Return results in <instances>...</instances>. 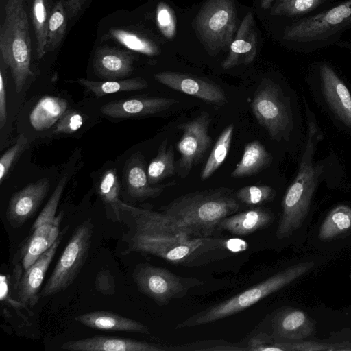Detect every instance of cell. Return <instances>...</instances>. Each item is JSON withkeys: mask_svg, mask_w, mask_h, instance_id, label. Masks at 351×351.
<instances>
[{"mask_svg": "<svg viewBox=\"0 0 351 351\" xmlns=\"http://www.w3.org/2000/svg\"><path fill=\"white\" fill-rule=\"evenodd\" d=\"M125 244L121 254L152 255L176 265L197 267L245 251L248 244L239 238H195L161 211L121 202Z\"/></svg>", "mask_w": 351, "mask_h": 351, "instance_id": "obj_1", "label": "cell"}, {"mask_svg": "<svg viewBox=\"0 0 351 351\" xmlns=\"http://www.w3.org/2000/svg\"><path fill=\"white\" fill-rule=\"evenodd\" d=\"M304 104L307 125L304 145L297 173L282 198V211L276 230L279 239L290 237L302 226L308 214L314 193L330 167L326 160H314L323 134L304 97Z\"/></svg>", "mask_w": 351, "mask_h": 351, "instance_id": "obj_2", "label": "cell"}, {"mask_svg": "<svg viewBox=\"0 0 351 351\" xmlns=\"http://www.w3.org/2000/svg\"><path fill=\"white\" fill-rule=\"evenodd\" d=\"M239 203L232 189L218 187L181 195L160 211L193 237L207 238L221 220L239 210Z\"/></svg>", "mask_w": 351, "mask_h": 351, "instance_id": "obj_3", "label": "cell"}, {"mask_svg": "<svg viewBox=\"0 0 351 351\" xmlns=\"http://www.w3.org/2000/svg\"><path fill=\"white\" fill-rule=\"evenodd\" d=\"M0 52L1 60L11 70L16 90L20 93L33 75L25 0H6L0 28Z\"/></svg>", "mask_w": 351, "mask_h": 351, "instance_id": "obj_4", "label": "cell"}, {"mask_svg": "<svg viewBox=\"0 0 351 351\" xmlns=\"http://www.w3.org/2000/svg\"><path fill=\"white\" fill-rule=\"evenodd\" d=\"M314 265L313 261H306L291 265L227 300L195 313L178 324L176 328L208 324L239 313L287 286Z\"/></svg>", "mask_w": 351, "mask_h": 351, "instance_id": "obj_5", "label": "cell"}, {"mask_svg": "<svg viewBox=\"0 0 351 351\" xmlns=\"http://www.w3.org/2000/svg\"><path fill=\"white\" fill-rule=\"evenodd\" d=\"M290 95L277 83L264 79L257 87L250 106L258 123L276 141H290L300 131L301 117Z\"/></svg>", "mask_w": 351, "mask_h": 351, "instance_id": "obj_6", "label": "cell"}, {"mask_svg": "<svg viewBox=\"0 0 351 351\" xmlns=\"http://www.w3.org/2000/svg\"><path fill=\"white\" fill-rule=\"evenodd\" d=\"M68 180L64 174L58 182L49 199L35 220L32 234L14 257L13 281H17L47 251L60 235L59 226L63 213L56 215V210Z\"/></svg>", "mask_w": 351, "mask_h": 351, "instance_id": "obj_7", "label": "cell"}, {"mask_svg": "<svg viewBox=\"0 0 351 351\" xmlns=\"http://www.w3.org/2000/svg\"><path fill=\"white\" fill-rule=\"evenodd\" d=\"M196 34L210 56L229 47L237 30L234 0H207L194 20Z\"/></svg>", "mask_w": 351, "mask_h": 351, "instance_id": "obj_8", "label": "cell"}, {"mask_svg": "<svg viewBox=\"0 0 351 351\" xmlns=\"http://www.w3.org/2000/svg\"><path fill=\"white\" fill-rule=\"evenodd\" d=\"M93 228L90 219L77 227L50 277L40 290V299L62 292L73 284L87 260Z\"/></svg>", "mask_w": 351, "mask_h": 351, "instance_id": "obj_9", "label": "cell"}, {"mask_svg": "<svg viewBox=\"0 0 351 351\" xmlns=\"http://www.w3.org/2000/svg\"><path fill=\"white\" fill-rule=\"evenodd\" d=\"M132 278L138 290L159 306L184 297L190 289L204 282L193 277H182L169 270L149 263L137 264Z\"/></svg>", "mask_w": 351, "mask_h": 351, "instance_id": "obj_10", "label": "cell"}, {"mask_svg": "<svg viewBox=\"0 0 351 351\" xmlns=\"http://www.w3.org/2000/svg\"><path fill=\"white\" fill-rule=\"evenodd\" d=\"M351 24V0L287 27L283 38L296 42L325 39Z\"/></svg>", "mask_w": 351, "mask_h": 351, "instance_id": "obj_11", "label": "cell"}, {"mask_svg": "<svg viewBox=\"0 0 351 351\" xmlns=\"http://www.w3.org/2000/svg\"><path fill=\"white\" fill-rule=\"evenodd\" d=\"M312 90L335 122L351 133V92L330 66H320L318 85Z\"/></svg>", "mask_w": 351, "mask_h": 351, "instance_id": "obj_12", "label": "cell"}, {"mask_svg": "<svg viewBox=\"0 0 351 351\" xmlns=\"http://www.w3.org/2000/svg\"><path fill=\"white\" fill-rule=\"evenodd\" d=\"M211 119L207 112H202L195 119L179 124L177 128L182 135L177 143L180 154V166L186 171L199 162L212 143L208 134Z\"/></svg>", "mask_w": 351, "mask_h": 351, "instance_id": "obj_13", "label": "cell"}, {"mask_svg": "<svg viewBox=\"0 0 351 351\" xmlns=\"http://www.w3.org/2000/svg\"><path fill=\"white\" fill-rule=\"evenodd\" d=\"M69 226L64 228L55 243L22 274L17 281L12 283L16 299L27 308L34 307L40 300L39 293L45 274Z\"/></svg>", "mask_w": 351, "mask_h": 351, "instance_id": "obj_14", "label": "cell"}, {"mask_svg": "<svg viewBox=\"0 0 351 351\" xmlns=\"http://www.w3.org/2000/svg\"><path fill=\"white\" fill-rule=\"evenodd\" d=\"M155 80L175 90L201 100L223 106L227 102L223 89L213 82L178 72L162 71L154 75Z\"/></svg>", "mask_w": 351, "mask_h": 351, "instance_id": "obj_15", "label": "cell"}, {"mask_svg": "<svg viewBox=\"0 0 351 351\" xmlns=\"http://www.w3.org/2000/svg\"><path fill=\"white\" fill-rule=\"evenodd\" d=\"M50 188L49 178L27 185L14 193L10 199L6 217L10 226H23L37 210Z\"/></svg>", "mask_w": 351, "mask_h": 351, "instance_id": "obj_16", "label": "cell"}, {"mask_svg": "<svg viewBox=\"0 0 351 351\" xmlns=\"http://www.w3.org/2000/svg\"><path fill=\"white\" fill-rule=\"evenodd\" d=\"M177 103L173 98L138 97L111 101L101 106L100 111L114 119L137 117L165 111Z\"/></svg>", "mask_w": 351, "mask_h": 351, "instance_id": "obj_17", "label": "cell"}, {"mask_svg": "<svg viewBox=\"0 0 351 351\" xmlns=\"http://www.w3.org/2000/svg\"><path fill=\"white\" fill-rule=\"evenodd\" d=\"M60 348L70 351H166L165 346L156 343L102 335L69 341Z\"/></svg>", "mask_w": 351, "mask_h": 351, "instance_id": "obj_18", "label": "cell"}, {"mask_svg": "<svg viewBox=\"0 0 351 351\" xmlns=\"http://www.w3.org/2000/svg\"><path fill=\"white\" fill-rule=\"evenodd\" d=\"M274 341L293 342L311 335L315 331V324L303 311L295 308H282L271 317Z\"/></svg>", "mask_w": 351, "mask_h": 351, "instance_id": "obj_19", "label": "cell"}, {"mask_svg": "<svg viewBox=\"0 0 351 351\" xmlns=\"http://www.w3.org/2000/svg\"><path fill=\"white\" fill-rule=\"evenodd\" d=\"M254 22L252 12H247L230 45L228 54L221 64L223 69L249 64L254 60L257 51L258 36L254 27Z\"/></svg>", "mask_w": 351, "mask_h": 351, "instance_id": "obj_20", "label": "cell"}, {"mask_svg": "<svg viewBox=\"0 0 351 351\" xmlns=\"http://www.w3.org/2000/svg\"><path fill=\"white\" fill-rule=\"evenodd\" d=\"M128 193L138 200L156 198L167 188L174 186L172 181L167 184L151 185L148 180L145 163L142 154L136 152L131 156L123 170Z\"/></svg>", "mask_w": 351, "mask_h": 351, "instance_id": "obj_21", "label": "cell"}, {"mask_svg": "<svg viewBox=\"0 0 351 351\" xmlns=\"http://www.w3.org/2000/svg\"><path fill=\"white\" fill-rule=\"evenodd\" d=\"M135 56L133 53L114 47L98 48L94 56L93 66L96 75L107 80H118L133 71Z\"/></svg>", "mask_w": 351, "mask_h": 351, "instance_id": "obj_22", "label": "cell"}, {"mask_svg": "<svg viewBox=\"0 0 351 351\" xmlns=\"http://www.w3.org/2000/svg\"><path fill=\"white\" fill-rule=\"evenodd\" d=\"M274 218V213L269 208L256 206L224 218L217 225V230L245 237L269 226Z\"/></svg>", "mask_w": 351, "mask_h": 351, "instance_id": "obj_23", "label": "cell"}, {"mask_svg": "<svg viewBox=\"0 0 351 351\" xmlns=\"http://www.w3.org/2000/svg\"><path fill=\"white\" fill-rule=\"evenodd\" d=\"M75 320L95 330L150 334L149 328L141 322L108 311L83 313L76 316Z\"/></svg>", "mask_w": 351, "mask_h": 351, "instance_id": "obj_24", "label": "cell"}, {"mask_svg": "<svg viewBox=\"0 0 351 351\" xmlns=\"http://www.w3.org/2000/svg\"><path fill=\"white\" fill-rule=\"evenodd\" d=\"M272 160V156L264 145L254 140L245 145L242 157L231 173V177L238 178L257 174L268 168Z\"/></svg>", "mask_w": 351, "mask_h": 351, "instance_id": "obj_25", "label": "cell"}, {"mask_svg": "<svg viewBox=\"0 0 351 351\" xmlns=\"http://www.w3.org/2000/svg\"><path fill=\"white\" fill-rule=\"evenodd\" d=\"M66 101L54 96L42 97L29 114L31 125L36 130H47L57 123L66 112Z\"/></svg>", "mask_w": 351, "mask_h": 351, "instance_id": "obj_26", "label": "cell"}, {"mask_svg": "<svg viewBox=\"0 0 351 351\" xmlns=\"http://www.w3.org/2000/svg\"><path fill=\"white\" fill-rule=\"evenodd\" d=\"M98 193L106 208L108 218L121 222V188L115 169H109L102 175L99 183Z\"/></svg>", "mask_w": 351, "mask_h": 351, "instance_id": "obj_27", "label": "cell"}, {"mask_svg": "<svg viewBox=\"0 0 351 351\" xmlns=\"http://www.w3.org/2000/svg\"><path fill=\"white\" fill-rule=\"evenodd\" d=\"M77 82L93 93L97 97L119 92L139 90L148 86L147 82L141 77L107 81H93L85 78H79Z\"/></svg>", "mask_w": 351, "mask_h": 351, "instance_id": "obj_28", "label": "cell"}, {"mask_svg": "<svg viewBox=\"0 0 351 351\" xmlns=\"http://www.w3.org/2000/svg\"><path fill=\"white\" fill-rule=\"evenodd\" d=\"M147 172L151 185L158 184L164 179L175 174L174 150L171 145L168 146L167 139L160 143L157 155L150 161Z\"/></svg>", "mask_w": 351, "mask_h": 351, "instance_id": "obj_29", "label": "cell"}, {"mask_svg": "<svg viewBox=\"0 0 351 351\" xmlns=\"http://www.w3.org/2000/svg\"><path fill=\"white\" fill-rule=\"evenodd\" d=\"M351 229V207L339 205L335 207L322 221L319 237L330 239Z\"/></svg>", "mask_w": 351, "mask_h": 351, "instance_id": "obj_30", "label": "cell"}, {"mask_svg": "<svg viewBox=\"0 0 351 351\" xmlns=\"http://www.w3.org/2000/svg\"><path fill=\"white\" fill-rule=\"evenodd\" d=\"M234 128L233 124H230L221 133L202 170V180H208L223 163L229 152Z\"/></svg>", "mask_w": 351, "mask_h": 351, "instance_id": "obj_31", "label": "cell"}, {"mask_svg": "<svg viewBox=\"0 0 351 351\" xmlns=\"http://www.w3.org/2000/svg\"><path fill=\"white\" fill-rule=\"evenodd\" d=\"M111 38L130 51L146 56H154L160 53V49L153 41L133 31L121 28L110 30Z\"/></svg>", "mask_w": 351, "mask_h": 351, "instance_id": "obj_32", "label": "cell"}, {"mask_svg": "<svg viewBox=\"0 0 351 351\" xmlns=\"http://www.w3.org/2000/svg\"><path fill=\"white\" fill-rule=\"evenodd\" d=\"M49 19L46 0H33L32 20L36 36V55L38 59L42 58L47 51Z\"/></svg>", "mask_w": 351, "mask_h": 351, "instance_id": "obj_33", "label": "cell"}, {"mask_svg": "<svg viewBox=\"0 0 351 351\" xmlns=\"http://www.w3.org/2000/svg\"><path fill=\"white\" fill-rule=\"evenodd\" d=\"M67 13L63 1L59 0L51 11L47 32V51L56 49L62 41L66 30Z\"/></svg>", "mask_w": 351, "mask_h": 351, "instance_id": "obj_34", "label": "cell"}, {"mask_svg": "<svg viewBox=\"0 0 351 351\" xmlns=\"http://www.w3.org/2000/svg\"><path fill=\"white\" fill-rule=\"evenodd\" d=\"M276 195L275 189L268 185L246 186L235 193L237 199L247 206H261L272 201Z\"/></svg>", "mask_w": 351, "mask_h": 351, "instance_id": "obj_35", "label": "cell"}, {"mask_svg": "<svg viewBox=\"0 0 351 351\" xmlns=\"http://www.w3.org/2000/svg\"><path fill=\"white\" fill-rule=\"evenodd\" d=\"M325 0H276L270 10L273 16H293L308 13Z\"/></svg>", "mask_w": 351, "mask_h": 351, "instance_id": "obj_36", "label": "cell"}, {"mask_svg": "<svg viewBox=\"0 0 351 351\" xmlns=\"http://www.w3.org/2000/svg\"><path fill=\"white\" fill-rule=\"evenodd\" d=\"M276 351H351V343H326L314 341L279 342L274 341Z\"/></svg>", "mask_w": 351, "mask_h": 351, "instance_id": "obj_37", "label": "cell"}, {"mask_svg": "<svg viewBox=\"0 0 351 351\" xmlns=\"http://www.w3.org/2000/svg\"><path fill=\"white\" fill-rule=\"evenodd\" d=\"M166 351H248L245 345L224 340H204L187 344L166 347Z\"/></svg>", "mask_w": 351, "mask_h": 351, "instance_id": "obj_38", "label": "cell"}, {"mask_svg": "<svg viewBox=\"0 0 351 351\" xmlns=\"http://www.w3.org/2000/svg\"><path fill=\"white\" fill-rule=\"evenodd\" d=\"M157 26L162 35L172 40L176 34V18L173 10L165 2L157 4L156 12Z\"/></svg>", "mask_w": 351, "mask_h": 351, "instance_id": "obj_39", "label": "cell"}, {"mask_svg": "<svg viewBox=\"0 0 351 351\" xmlns=\"http://www.w3.org/2000/svg\"><path fill=\"white\" fill-rule=\"evenodd\" d=\"M27 138L23 134H21L16 142L10 147L0 158V183L1 184L6 177L11 166L17 158V156L28 145Z\"/></svg>", "mask_w": 351, "mask_h": 351, "instance_id": "obj_40", "label": "cell"}, {"mask_svg": "<svg viewBox=\"0 0 351 351\" xmlns=\"http://www.w3.org/2000/svg\"><path fill=\"white\" fill-rule=\"evenodd\" d=\"M84 123V117L78 112H66L57 122L54 133L70 134L78 130Z\"/></svg>", "mask_w": 351, "mask_h": 351, "instance_id": "obj_41", "label": "cell"}, {"mask_svg": "<svg viewBox=\"0 0 351 351\" xmlns=\"http://www.w3.org/2000/svg\"><path fill=\"white\" fill-rule=\"evenodd\" d=\"M115 280L107 269H101L95 278V288L103 295H112L115 293Z\"/></svg>", "mask_w": 351, "mask_h": 351, "instance_id": "obj_42", "label": "cell"}, {"mask_svg": "<svg viewBox=\"0 0 351 351\" xmlns=\"http://www.w3.org/2000/svg\"><path fill=\"white\" fill-rule=\"evenodd\" d=\"M3 69L0 71V128L2 129L8 119L6 105V80Z\"/></svg>", "mask_w": 351, "mask_h": 351, "instance_id": "obj_43", "label": "cell"}, {"mask_svg": "<svg viewBox=\"0 0 351 351\" xmlns=\"http://www.w3.org/2000/svg\"><path fill=\"white\" fill-rule=\"evenodd\" d=\"M88 0H66L65 8L68 18H74L82 10Z\"/></svg>", "mask_w": 351, "mask_h": 351, "instance_id": "obj_44", "label": "cell"}, {"mask_svg": "<svg viewBox=\"0 0 351 351\" xmlns=\"http://www.w3.org/2000/svg\"><path fill=\"white\" fill-rule=\"evenodd\" d=\"M274 0H261V7L263 9H267L270 7Z\"/></svg>", "mask_w": 351, "mask_h": 351, "instance_id": "obj_45", "label": "cell"}]
</instances>
